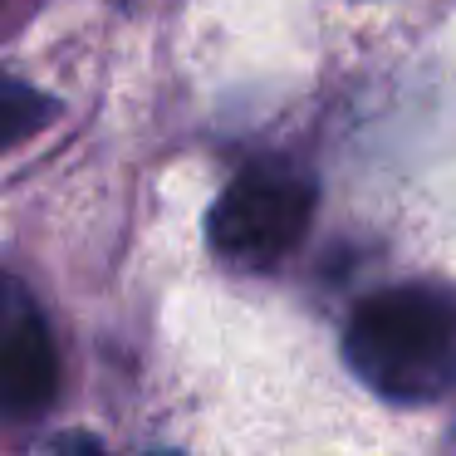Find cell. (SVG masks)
<instances>
[{
  "mask_svg": "<svg viewBox=\"0 0 456 456\" xmlns=\"http://www.w3.org/2000/svg\"><path fill=\"white\" fill-rule=\"evenodd\" d=\"M344 358L387 403H432L456 387V295L436 285L378 289L344 329Z\"/></svg>",
  "mask_w": 456,
  "mask_h": 456,
  "instance_id": "1",
  "label": "cell"
},
{
  "mask_svg": "<svg viewBox=\"0 0 456 456\" xmlns=\"http://www.w3.org/2000/svg\"><path fill=\"white\" fill-rule=\"evenodd\" d=\"M319 207V187L305 167L285 158H260L236 172L211 207V250L236 265H275L305 240Z\"/></svg>",
  "mask_w": 456,
  "mask_h": 456,
  "instance_id": "2",
  "label": "cell"
},
{
  "mask_svg": "<svg viewBox=\"0 0 456 456\" xmlns=\"http://www.w3.org/2000/svg\"><path fill=\"white\" fill-rule=\"evenodd\" d=\"M60 393V354L35 295L0 270V417H35Z\"/></svg>",
  "mask_w": 456,
  "mask_h": 456,
  "instance_id": "3",
  "label": "cell"
},
{
  "mask_svg": "<svg viewBox=\"0 0 456 456\" xmlns=\"http://www.w3.org/2000/svg\"><path fill=\"white\" fill-rule=\"evenodd\" d=\"M60 118V103L50 94L30 89L20 79H0V148H15L20 138L50 128Z\"/></svg>",
  "mask_w": 456,
  "mask_h": 456,
  "instance_id": "4",
  "label": "cell"
},
{
  "mask_svg": "<svg viewBox=\"0 0 456 456\" xmlns=\"http://www.w3.org/2000/svg\"><path fill=\"white\" fill-rule=\"evenodd\" d=\"M99 436L89 432H64V436H50V452H99Z\"/></svg>",
  "mask_w": 456,
  "mask_h": 456,
  "instance_id": "5",
  "label": "cell"
}]
</instances>
